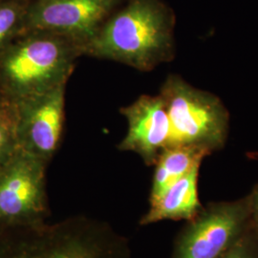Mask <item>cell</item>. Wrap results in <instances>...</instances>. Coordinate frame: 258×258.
Masks as SVG:
<instances>
[{
    "instance_id": "cell-14",
    "label": "cell",
    "mask_w": 258,
    "mask_h": 258,
    "mask_svg": "<svg viewBox=\"0 0 258 258\" xmlns=\"http://www.w3.org/2000/svg\"><path fill=\"white\" fill-rule=\"evenodd\" d=\"M220 258H258L257 244L248 234H244Z\"/></svg>"
},
{
    "instance_id": "cell-12",
    "label": "cell",
    "mask_w": 258,
    "mask_h": 258,
    "mask_svg": "<svg viewBox=\"0 0 258 258\" xmlns=\"http://www.w3.org/2000/svg\"><path fill=\"white\" fill-rule=\"evenodd\" d=\"M30 0H0V55L25 29Z\"/></svg>"
},
{
    "instance_id": "cell-11",
    "label": "cell",
    "mask_w": 258,
    "mask_h": 258,
    "mask_svg": "<svg viewBox=\"0 0 258 258\" xmlns=\"http://www.w3.org/2000/svg\"><path fill=\"white\" fill-rule=\"evenodd\" d=\"M210 153L195 147H170L164 148L155 163L150 202L164 194L176 181L186 175L194 167L201 165Z\"/></svg>"
},
{
    "instance_id": "cell-2",
    "label": "cell",
    "mask_w": 258,
    "mask_h": 258,
    "mask_svg": "<svg viewBox=\"0 0 258 258\" xmlns=\"http://www.w3.org/2000/svg\"><path fill=\"white\" fill-rule=\"evenodd\" d=\"M0 258H132L108 222L74 215L54 224L0 226Z\"/></svg>"
},
{
    "instance_id": "cell-8",
    "label": "cell",
    "mask_w": 258,
    "mask_h": 258,
    "mask_svg": "<svg viewBox=\"0 0 258 258\" xmlns=\"http://www.w3.org/2000/svg\"><path fill=\"white\" fill-rule=\"evenodd\" d=\"M66 84L15 102L18 111L19 147L46 162L61 144L65 122Z\"/></svg>"
},
{
    "instance_id": "cell-7",
    "label": "cell",
    "mask_w": 258,
    "mask_h": 258,
    "mask_svg": "<svg viewBox=\"0 0 258 258\" xmlns=\"http://www.w3.org/2000/svg\"><path fill=\"white\" fill-rule=\"evenodd\" d=\"M122 3L123 0H30L24 31L58 33L83 46Z\"/></svg>"
},
{
    "instance_id": "cell-3",
    "label": "cell",
    "mask_w": 258,
    "mask_h": 258,
    "mask_svg": "<svg viewBox=\"0 0 258 258\" xmlns=\"http://www.w3.org/2000/svg\"><path fill=\"white\" fill-rule=\"evenodd\" d=\"M83 43L54 32L26 30L0 55V90L19 102L67 83Z\"/></svg>"
},
{
    "instance_id": "cell-1",
    "label": "cell",
    "mask_w": 258,
    "mask_h": 258,
    "mask_svg": "<svg viewBox=\"0 0 258 258\" xmlns=\"http://www.w3.org/2000/svg\"><path fill=\"white\" fill-rule=\"evenodd\" d=\"M174 19L158 0H127L83 44V55L142 72L174 58Z\"/></svg>"
},
{
    "instance_id": "cell-16",
    "label": "cell",
    "mask_w": 258,
    "mask_h": 258,
    "mask_svg": "<svg viewBox=\"0 0 258 258\" xmlns=\"http://www.w3.org/2000/svg\"><path fill=\"white\" fill-rule=\"evenodd\" d=\"M6 101H8L5 97H4V95L2 94L1 92V90H0V105H2L4 102H6Z\"/></svg>"
},
{
    "instance_id": "cell-15",
    "label": "cell",
    "mask_w": 258,
    "mask_h": 258,
    "mask_svg": "<svg viewBox=\"0 0 258 258\" xmlns=\"http://www.w3.org/2000/svg\"><path fill=\"white\" fill-rule=\"evenodd\" d=\"M250 209H251V217L256 223L258 227V187L250 195Z\"/></svg>"
},
{
    "instance_id": "cell-10",
    "label": "cell",
    "mask_w": 258,
    "mask_h": 258,
    "mask_svg": "<svg viewBox=\"0 0 258 258\" xmlns=\"http://www.w3.org/2000/svg\"><path fill=\"white\" fill-rule=\"evenodd\" d=\"M200 165L171 184L156 200L150 202V209L141 219V225L163 220H191L202 207L198 195V175Z\"/></svg>"
},
{
    "instance_id": "cell-4",
    "label": "cell",
    "mask_w": 258,
    "mask_h": 258,
    "mask_svg": "<svg viewBox=\"0 0 258 258\" xmlns=\"http://www.w3.org/2000/svg\"><path fill=\"white\" fill-rule=\"evenodd\" d=\"M160 95L166 103L170 124L166 148L195 147L212 153L224 146L229 130V113L211 93L197 89L171 75Z\"/></svg>"
},
{
    "instance_id": "cell-5",
    "label": "cell",
    "mask_w": 258,
    "mask_h": 258,
    "mask_svg": "<svg viewBox=\"0 0 258 258\" xmlns=\"http://www.w3.org/2000/svg\"><path fill=\"white\" fill-rule=\"evenodd\" d=\"M47 166L19 147L0 167V226L45 222L49 215Z\"/></svg>"
},
{
    "instance_id": "cell-9",
    "label": "cell",
    "mask_w": 258,
    "mask_h": 258,
    "mask_svg": "<svg viewBox=\"0 0 258 258\" xmlns=\"http://www.w3.org/2000/svg\"><path fill=\"white\" fill-rule=\"evenodd\" d=\"M128 123L125 137L118 146L121 151L137 153L148 166L155 165L161 151L167 147L170 124L166 103L161 95H142L120 108Z\"/></svg>"
},
{
    "instance_id": "cell-6",
    "label": "cell",
    "mask_w": 258,
    "mask_h": 258,
    "mask_svg": "<svg viewBox=\"0 0 258 258\" xmlns=\"http://www.w3.org/2000/svg\"><path fill=\"white\" fill-rule=\"evenodd\" d=\"M249 197L201 210L178 236L172 258H220L246 234Z\"/></svg>"
},
{
    "instance_id": "cell-13",
    "label": "cell",
    "mask_w": 258,
    "mask_h": 258,
    "mask_svg": "<svg viewBox=\"0 0 258 258\" xmlns=\"http://www.w3.org/2000/svg\"><path fill=\"white\" fill-rule=\"evenodd\" d=\"M19 148L18 111L15 102L6 101L0 105V167Z\"/></svg>"
}]
</instances>
